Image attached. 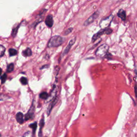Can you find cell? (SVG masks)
I'll list each match as a JSON object with an SVG mask.
<instances>
[{
  "label": "cell",
  "mask_w": 137,
  "mask_h": 137,
  "mask_svg": "<svg viewBox=\"0 0 137 137\" xmlns=\"http://www.w3.org/2000/svg\"><path fill=\"white\" fill-rule=\"evenodd\" d=\"M19 26H20V25H18L17 27H16V28H15V29H14L13 30H12V36L13 37H15L16 36V34H17V32H18V30Z\"/></svg>",
  "instance_id": "obj_21"
},
{
  "label": "cell",
  "mask_w": 137,
  "mask_h": 137,
  "mask_svg": "<svg viewBox=\"0 0 137 137\" xmlns=\"http://www.w3.org/2000/svg\"><path fill=\"white\" fill-rule=\"evenodd\" d=\"M99 16V11H96L95 12H94V13L92 15V16H91L85 22L84 24V26H88V25H89L91 24H92V23H93V22L94 21L95 19L98 18V17Z\"/></svg>",
  "instance_id": "obj_5"
},
{
  "label": "cell",
  "mask_w": 137,
  "mask_h": 137,
  "mask_svg": "<svg viewBox=\"0 0 137 137\" xmlns=\"http://www.w3.org/2000/svg\"><path fill=\"white\" fill-rule=\"evenodd\" d=\"M14 70V64L13 63H10L7 67V72H11Z\"/></svg>",
  "instance_id": "obj_16"
},
{
  "label": "cell",
  "mask_w": 137,
  "mask_h": 137,
  "mask_svg": "<svg viewBox=\"0 0 137 137\" xmlns=\"http://www.w3.org/2000/svg\"><path fill=\"white\" fill-rule=\"evenodd\" d=\"M73 29L72 27H70V28H68V30H66V31H65L64 32V35H68V34H70V33H71L73 31Z\"/></svg>",
  "instance_id": "obj_23"
},
{
  "label": "cell",
  "mask_w": 137,
  "mask_h": 137,
  "mask_svg": "<svg viewBox=\"0 0 137 137\" xmlns=\"http://www.w3.org/2000/svg\"><path fill=\"white\" fill-rule=\"evenodd\" d=\"M108 50L109 46L107 44H103L98 48L95 52V55L100 57H105L108 54Z\"/></svg>",
  "instance_id": "obj_2"
},
{
  "label": "cell",
  "mask_w": 137,
  "mask_h": 137,
  "mask_svg": "<svg viewBox=\"0 0 137 137\" xmlns=\"http://www.w3.org/2000/svg\"><path fill=\"white\" fill-rule=\"evenodd\" d=\"M35 111V107L34 105V102H33L32 105L30 108L29 111L27 113L26 115H25V121H28L29 120H31L34 117V114Z\"/></svg>",
  "instance_id": "obj_6"
},
{
  "label": "cell",
  "mask_w": 137,
  "mask_h": 137,
  "mask_svg": "<svg viewBox=\"0 0 137 137\" xmlns=\"http://www.w3.org/2000/svg\"><path fill=\"white\" fill-rule=\"evenodd\" d=\"M65 41V38L60 35H55L52 37L48 42V47L49 48L57 47L62 45Z\"/></svg>",
  "instance_id": "obj_1"
},
{
  "label": "cell",
  "mask_w": 137,
  "mask_h": 137,
  "mask_svg": "<svg viewBox=\"0 0 137 137\" xmlns=\"http://www.w3.org/2000/svg\"><path fill=\"white\" fill-rule=\"evenodd\" d=\"M0 87H1V86H0Z\"/></svg>",
  "instance_id": "obj_26"
},
{
  "label": "cell",
  "mask_w": 137,
  "mask_h": 137,
  "mask_svg": "<svg viewBox=\"0 0 137 137\" xmlns=\"http://www.w3.org/2000/svg\"><path fill=\"white\" fill-rule=\"evenodd\" d=\"M22 54L25 57L31 56L32 55V50L30 49V48H27L25 50H24Z\"/></svg>",
  "instance_id": "obj_12"
},
{
  "label": "cell",
  "mask_w": 137,
  "mask_h": 137,
  "mask_svg": "<svg viewBox=\"0 0 137 137\" xmlns=\"http://www.w3.org/2000/svg\"><path fill=\"white\" fill-rule=\"evenodd\" d=\"M117 16L119 18H120L122 21H125L126 18V14L125 11L122 9H120L117 13Z\"/></svg>",
  "instance_id": "obj_10"
},
{
  "label": "cell",
  "mask_w": 137,
  "mask_h": 137,
  "mask_svg": "<svg viewBox=\"0 0 137 137\" xmlns=\"http://www.w3.org/2000/svg\"><path fill=\"white\" fill-rule=\"evenodd\" d=\"M45 24L48 27H52L54 24V19H53V16L49 15L47 16L46 18L45 19Z\"/></svg>",
  "instance_id": "obj_9"
},
{
  "label": "cell",
  "mask_w": 137,
  "mask_h": 137,
  "mask_svg": "<svg viewBox=\"0 0 137 137\" xmlns=\"http://www.w3.org/2000/svg\"><path fill=\"white\" fill-rule=\"evenodd\" d=\"M29 127H30V128H31L32 129V130H33V133H32L34 135V134H35V131H36L37 128V122H34L33 123L30 124Z\"/></svg>",
  "instance_id": "obj_14"
},
{
  "label": "cell",
  "mask_w": 137,
  "mask_h": 137,
  "mask_svg": "<svg viewBox=\"0 0 137 137\" xmlns=\"http://www.w3.org/2000/svg\"><path fill=\"white\" fill-rule=\"evenodd\" d=\"M76 41V37H75V38H73V39H72L71 40H70L69 42H68V45H67V46L66 47V48H65V49L64 50V51H63V52L62 56H64V55H67L68 54V52L70 51L71 48L72 46L75 44Z\"/></svg>",
  "instance_id": "obj_7"
},
{
  "label": "cell",
  "mask_w": 137,
  "mask_h": 137,
  "mask_svg": "<svg viewBox=\"0 0 137 137\" xmlns=\"http://www.w3.org/2000/svg\"><path fill=\"white\" fill-rule=\"evenodd\" d=\"M44 124H45V119L44 117H43L41 120L40 121V131L39 132V137H41L42 136V129L43 127L44 126Z\"/></svg>",
  "instance_id": "obj_13"
},
{
  "label": "cell",
  "mask_w": 137,
  "mask_h": 137,
  "mask_svg": "<svg viewBox=\"0 0 137 137\" xmlns=\"http://www.w3.org/2000/svg\"><path fill=\"white\" fill-rule=\"evenodd\" d=\"M23 137H33V134L31 132L28 131L24 134Z\"/></svg>",
  "instance_id": "obj_24"
},
{
  "label": "cell",
  "mask_w": 137,
  "mask_h": 137,
  "mask_svg": "<svg viewBox=\"0 0 137 137\" xmlns=\"http://www.w3.org/2000/svg\"><path fill=\"white\" fill-rule=\"evenodd\" d=\"M2 73V69L1 68H0V75H1Z\"/></svg>",
  "instance_id": "obj_25"
},
{
  "label": "cell",
  "mask_w": 137,
  "mask_h": 137,
  "mask_svg": "<svg viewBox=\"0 0 137 137\" xmlns=\"http://www.w3.org/2000/svg\"><path fill=\"white\" fill-rule=\"evenodd\" d=\"M113 19H114V16L112 15H111L109 16L106 18L101 20L100 23V27L102 29L108 28L110 25Z\"/></svg>",
  "instance_id": "obj_4"
},
{
  "label": "cell",
  "mask_w": 137,
  "mask_h": 137,
  "mask_svg": "<svg viewBox=\"0 0 137 137\" xmlns=\"http://www.w3.org/2000/svg\"><path fill=\"white\" fill-rule=\"evenodd\" d=\"M20 82H21V83H22V84L23 85H26L28 83V80L27 79V78L24 77H22L21 78V79H20Z\"/></svg>",
  "instance_id": "obj_19"
},
{
  "label": "cell",
  "mask_w": 137,
  "mask_h": 137,
  "mask_svg": "<svg viewBox=\"0 0 137 137\" xmlns=\"http://www.w3.org/2000/svg\"><path fill=\"white\" fill-rule=\"evenodd\" d=\"M40 98L43 100H47L48 98V94L47 92H42L40 94Z\"/></svg>",
  "instance_id": "obj_17"
},
{
  "label": "cell",
  "mask_w": 137,
  "mask_h": 137,
  "mask_svg": "<svg viewBox=\"0 0 137 137\" xmlns=\"http://www.w3.org/2000/svg\"><path fill=\"white\" fill-rule=\"evenodd\" d=\"M57 100H58V98H57V96H56L54 99H53L51 101L50 104L49 105V106H48V107L47 108V114H48V115H50V112H51V111L52 110V109L54 108V107L56 105V103H57Z\"/></svg>",
  "instance_id": "obj_8"
},
{
  "label": "cell",
  "mask_w": 137,
  "mask_h": 137,
  "mask_svg": "<svg viewBox=\"0 0 137 137\" xmlns=\"http://www.w3.org/2000/svg\"><path fill=\"white\" fill-rule=\"evenodd\" d=\"M9 98H10L8 97V96L4 95L3 94H0V101L7 100Z\"/></svg>",
  "instance_id": "obj_22"
},
{
  "label": "cell",
  "mask_w": 137,
  "mask_h": 137,
  "mask_svg": "<svg viewBox=\"0 0 137 137\" xmlns=\"http://www.w3.org/2000/svg\"><path fill=\"white\" fill-rule=\"evenodd\" d=\"M16 120H17L18 123H19V124H22L24 123V115L22 113H21V112L18 113L16 114Z\"/></svg>",
  "instance_id": "obj_11"
},
{
  "label": "cell",
  "mask_w": 137,
  "mask_h": 137,
  "mask_svg": "<svg viewBox=\"0 0 137 137\" xmlns=\"http://www.w3.org/2000/svg\"><path fill=\"white\" fill-rule=\"evenodd\" d=\"M113 32V30L110 28H106V29H101L100 31L96 33L92 37V42H94L96 41L99 38H100L103 34H110Z\"/></svg>",
  "instance_id": "obj_3"
},
{
  "label": "cell",
  "mask_w": 137,
  "mask_h": 137,
  "mask_svg": "<svg viewBox=\"0 0 137 137\" xmlns=\"http://www.w3.org/2000/svg\"><path fill=\"white\" fill-rule=\"evenodd\" d=\"M9 53L10 56H15L17 54V50L14 49V48H10L9 50Z\"/></svg>",
  "instance_id": "obj_15"
},
{
  "label": "cell",
  "mask_w": 137,
  "mask_h": 137,
  "mask_svg": "<svg viewBox=\"0 0 137 137\" xmlns=\"http://www.w3.org/2000/svg\"><path fill=\"white\" fill-rule=\"evenodd\" d=\"M5 52H6V48L3 46L0 45V57L3 56Z\"/></svg>",
  "instance_id": "obj_18"
},
{
  "label": "cell",
  "mask_w": 137,
  "mask_h": 137,
  "mask_svg": "<svg viewBox=\"0 0 137 137\" xmlns=\"http://www.w3.org/2000/svg\"></svg>",
  "instance_id": "obj_27"
},
{
  "label": "cell",
  "mask_w": 137,
  "mask_h": 137,
  "mask_svg": "<svg viewBox=\"0 0 137 137\" xmlns=\"http://www.w3.org/2000/svg\"><path fill=\"white\" fill-rule=\"evenodd\" d=\"M0 79H1V84H4L5 82H6L7 79V75L6 73H4V74L1 76V78H0Z\"/></svg>",
  "instance_id": "obj_20"
}]
</instances>
